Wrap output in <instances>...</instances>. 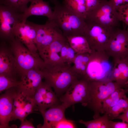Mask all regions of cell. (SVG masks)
<instances>
[{
    "label": "cell",
    "mask_w": 128,
    "mask_h": 128,
    "mask_svg": "<svg viewBox=\"0 0 128 128\" xmlns=\"http://www.w3.org/2000/svg\"><path fill=\"white\" fill-rule=\"evenodd\" d=\"M34 0H0V5L13 8L18 12L23 13L27 9V5Z\"/></svg>",
    "instance_id": "cell-29"
},
{
    "label": "cell",
    "mask_w": 128,
    "mask_h": 128,
    "mask_svg": "<svg viewBox=\"0 0 128 128\" xmlns=\"http://www.w3.org/2000/svg\"><path fill=\"white\" fill-rule=\"evenodd\" d=\"M90 53H77L71 69L78 78H83L85 75Z\"/></svg>",
    "instance_id": "cell-22"
},
{
    "label": "cell",
    "mask_w": 128,
    "mask_h": 128,
    "mask_svg": "<svg viewBox=\"0 0 128 128\" xmlns=\"http://www.w3.org/2000/svg\"><path fill=\"white\" fill-rule=\"evenodd\" d=\"M22 14L12 8L0 5V41L8 42L15 37L14 28L18 24L23 22Z\"/></svg>",
    "instance_id": "cell-9"
},
{
    "label": "cell",
    "mask_w": 128,
    "mask_h": 128,
    "mask_svg": "<svg viewBox=\"0 0 128 128\" xmlns=\"http://www.w3.org/2000/svg\"><path fill=\"white\" fill-rule=\"evenodd\" d=\"M84 0L86 5L87 14L94 9L98 6L101 0Z\"/></svg>",
    "instance_id": "cell-33"
},
{
    "label": "cell",
    "mask_w": 128,
    "mask_h": 128,
    "mask_svg": "<svg viewBox=\"0 0 128 128\" xmlns=\"http://www.w3.org/2000/svg\"><path fill=\"white\" fill-rule=\"evenodd\" d=\"M34 110H37L32 98L24 96L18 92L14 99L11 121L17 119L22 121Z\"/></svg>",
    "instance_id": "cell-17"
},
{
    "label": "cell",
    "mask_w": 128,
    "mask_h": 128,
    "mask_svg": "<svg viewBox=\"0 0 128 128\" xmlns=\"http://www.w3.org/2000/svg\"><path fill=\"white\" fill-rule=\"evenodd\" d=\"M109 1L117 10L120 7L128 5V0H110Z\"/></svg>",
    "instance_id": "cell-35"
},
{
    "label": "cell",
    "mask_w": 128,
    "mask_h": 128,
    "mask_svg": "<svg viewBox=\"0 0 128 128\" xmlns=\"http://www.w3.org/2000/svg\"><path fill=\"white\" fill-rule=\"evenodd\" d=\"M90 89L88 81L84 78H77L60 97V102L66 109L78 103L87 106L89 98Z\"/></svg>",
    "instance_id": "cell-7"
},
{
    "label": "cell",
    "mask_w": 128,
    "mask_h": 128,
    "mask_svg": "<svg viewBox=\"0 0 128 128\" xmlns=\"http://www.w3.org/2000/svg\"><path fill=\"white\" fill-rule=\"evenodd\" d=\"M30 6L22 14L23 22L25 23L29 17L33 15L47 17L48 20L52 19L53 12L48 3L43 0H34Z\"/></svg>",
    "instance_id": "cell-19"
},
{
    "label": "cell",
    "mask_w": 128,
    "mask_h": 128,
    "mask_svg": "<svg viewBox=\"0 0 128 128\" xmlns=\"http://www.w3.org/2000/svg\"><path fill=\"white\" fill-rule=\"evenodd\" d=\"M54 5L52 20L62 31L66 37L83 36L86 24L85 18L79 17L58 2L51 0Z\"/></svg>",
    "instance_id": "cell-1"
},
{
    "label": "cell",
    "mask_w": 128,
    "mask_h": 128,
    "mask_svg": "<svg viewBox=\"0 0 128 128\" xmlns=\"http://www.w3.org/2000/svg\"><path fill=\"white\" fill-rule=\"evenodd\" d=\"M52 87L45 81H42L32 98L37 111L41 113L52 106L59 104V99Z\"/></svg>",
    "instance_id": "cell-14"
},
{
    "label": "cell",
    "mask_w": 128,
    "mask_h": 128,
    "mask_svg": "<svg viewBox=\"0 0 128 128\" xmlns=\"http://www.w3.org/2000/svg\"><path fill=\"white\" fill-rule=\"evenodd\" d=\"M77 53L67 41L62 48L61 56L65 64L71 66L73 64Z\"/></svg>",
    "instance_id": "cell-28"
},
{
    "label": "cell",
    "mask_w": 128,
    "mask_h": 128,
    "mask_svg": "<svg viewBox=\"0 0 128 128\" xmlns=\"http://www.w3.org/2000/svg\"><path fill=\"white\" fill-rule=\"evenodd\" d=\"M110 79L128 90V57L114 62Z\"/></svg>",
    "instance_id": "cell-20"
},
{
    "label": "cell",
    "mask_w": 128,
    "mask_h": 128,
    "mask_svg": "<svg viewBox=\"0 0 128 128\" xmlns=\"http://www.w3.org/2000/svg\"><path fill=\"white\" fill-rule=\"evenodd\" d=\"M0 74L20 80L14 57L8 42L0 41Z\"/></svg>",
    "instance_id": "cell-15"
},
{
    "label": "cell",
    "mask_w": 128,
    "mask_h": 128,
    "mask_svg": "<svg viewBox=\"0 0 128 128\" xmlns=\"http://www.w3.org/2000/svg\"><path fill=\"white\" fill-rule=\"evenodd\" d=\"M21 83L17 87L18 92L32 98L44 77L42 69L35 68L27 70L20 75Z\"/></svg>",
    "instance_id": "cell-12"
},
{
    "label": "cell",
    "mask_w": 128,
    "mask_h": 128,
    "mask_svg": "<svg viewBox=\"0 0 128 128\" xmlns=\"http://www.w3.org/2000/svg\"><path fill=\"white\" fill-rule=\"evenodd\" d=\"M18 92L17 87H12L6 90L0 95V128H10L9 124L11 121L14 99Z\"/></svg>",
    "instance_id": "cell-16"
},
{
    "label": "cell",
    "mask_w": 128,
    "mask_h": 128,
    "mask_svg": "<svg viewBox=\"0 0 128 128\" xmlns=\"http://www.w3.org/2000/svg\"><path fill=\"white\" fill-rule=\"evenodd\" d=\"M118 119L122 121H125L128 122V109L124 113L120 114L115 118L114 119Z\"/></svg>",
    "instance_id": "cell-37"
},
{
    "label": "cell",
    "mask_w": 128,
    "mask_h": 128,
    "mask_svg": "<svg viewBox=\"0 0 128 128\" xmlns=\"http://www.w3.org/2000/svg\"></svg>",
    "instance_id": "cell-38"
},
{
    "label": "cell",
    "mask_w": 128,
    "mask_h": 128,
    "mask_svg": "<svg viewBox=\"0 0 128 128\" xmlns=\"http://www.w3.org/2000/svg\"><path fill=\"white\" fill-rule=\"evenodd\" d=\"M66 108L62 103L54 105L47 110L41 112L44 119V123L38 127L42 128H51V126L65 118V112Z\"/></svg>",
    "instance_id": "cell-21"
},
{
    "label": "cell",
    "mask_w": 128,
    "mask_h": 128,
    "mask_svg": "<svg viewBox=\"0 0 128 128\" xmlns=\"http://www.w3.org/2000/svg\"><path fill=\"white\" fill-rule=\"evenodd\" d=\"M13 33L17 38L35 56H40L35 44L36 29L35 23L26 21L18 24Z\"/></svg>",
    "instance_id": "cell-13"
},
{
    "label": "cell",
    "mask_w": 128,
    "mask_h": 128,
    "mask_svg": "<svg viewBox=\"0 0 128 128\" xmlns=\"http://www.w3.org/2000/svg\"><path fill=\"white\" fill-rule=\"evenodd\" d=\"M110 120L108 114L105 113L92 120L85 121L80 120L79 122L87 128H110Z\"/></svg>",
    "instance_id": "cell-27"
},
{
    "label": "cell",
    "mask_w": 128,
    "mask_h": 128,
    "mask_svg": "<svg viewBox=\"0 0 128 128\" xmlns=\"http://www.w3.org/2000/svg\"><path fill=\"white\" fill-rule=\"evenodd\" d=\"M20 83L21 80L0 74V92L11 88L17 87Z\"/></svg>",
    "instance_id": "cell-30"
},
{
    "label": "cell",
    "mask_w": 128,
    "mask_h": 128,
    "mask_svg": "<svg viewBox=\"0 0 128 128\" xmlns=\"http://www.w3.org/2000/svg\"><path fill=\"white\" fill-rule=\"evenodd\" d=\"M66 38L77 53H90L92 52L87 40L83 36H70Z\"/></svg>",
    "instance_id": "cell-23"
},
{
    "label": "cell",
    "mask_w": 128,
    "mask_h": 128,
    "mask_svg": "<svg viewBox=\"0 0 128 128\" xmlns=\"http://www.w3.org/2000/svg\"><path fill=\"white\" fill-rule=\"evenodd\" d=\"M110 128H128V122L127 121L118 122L110 120Z\"/></svg>",
    "instance_id": "cell-34"
},
{
    "label": "cell",
    "mask_w": 128,
    "mask_h": 128,
    "mask_svg": "<svg viewBox=\"0 0 128 128\" xmlns=\"http://www.w3.org/2000/svg\"><path fill=\"white\" fill-rule=\"evenodd\" d=\"M117 11L120 21H122L127 26L128 30V5L120 7Z\"/></svg>",
    "instance_id": "cell-32"
},
{
    "label": "cell",
    "mask_w": 128,
    "mask_h": 128,
    "mask_svg": "<svg viewBox=\"0 0 128 128\" xmlns=\"http://www.w3.org/2000/svg\"><path fill=\"white\" fill-rule=\"evenodd\" d=\"M128 109V98L126 94L106 113L109 120L114 119L120 114L123 113Z\"/></svg>",
    "instance_id": "cell-26"
},
{
    "label": "cell",
    "mask_w": 128,
    "mask_h": 128,
    "mask_svg": "<svg viewBox=\"0 0 128 128\" xmlns=\"http://www.w3.org/2000/svg\"><path fill=\"white\" fill-rule=\"evenodd\" d=\"M112 58L105 51H92L83 78L90 82L110 79L114 65Z\"/></svg>",
    "instance_id": "cell-3"
},
{
    "label": "cell",
    "mask_w": 128,
    "mask_h": 128,
    "mask_svg": "<svg viewBox=\"0 0 128 128\" xmlns=\"http://www.w3.org/2000/svg\"><path fill=\"white\" fill-rule=\"evenodd\" d=\"M85 19L106 26L116 27L120 21L119 13L110 1L101 0L98 6L87 14Z\"/></svg>",
    "instance_id": "cell-8"
},
{
    "label": "cell",
    "mask_w": 128,
    "mask_h": 128,
    "mask_svg": "<svg viewBox=\"0 0 128 128\" xmlns=\"http://www.w3.org/2000/svg\"><path fill=\"white\" fill-rule=\"evenodd\" d=\"M90 83L89 98L87 106L93 111L94 119L100 116L104 100L115 90L123 88L110 79L90 82Z\"/></svg>",
    "instance_id": "cell-6"
},
{
    "label": "cell",
    "mask_w": 128,
    "mask_h": 128,
    "mask_svg": "<svg viewBox=\"0 0 128 128\" xmlns=\"http://www.w3.org/2000/svg\"><path fill=\"white\" fill-rule=\"evenodd\" d=\"M63 5L78 16L85 18L87 11L84 0H64Z\"/></svg>",
    "instance_id": "cell-25"
},
{
    "label": "cell",
    "mask_w": 128,
    "mask_h": 128,
    "mask_svg": "<svg viewBox=\"0 0 128 128\" xmlns=\"http://www.w3.org/2000/svg\"><path fill=\"white\" fill-rule=\"evenodd\" d=\"M83 36L92 51H105L115 27L105 26L85 19Z\"/></svg>",
    "instance_id": "cell-4"
},
{
    "label": "cell",
    "mask_w": 128,
    "mask_h": 128,
    "mask_svg": "<svg viewBox=\"0 0 128 128\" xmlns=\"http://www.w3.org/2000/svg\"><path fill=\"white\" fill-rule=\"evenodd\" d=\"M71 66L64 64H45L42 69L45 81L54 89L58 97L62 95L72 82L78 78Z\"/></svg>",
    "instance_id": "cell-2"
},
{
    "label": "cell",
    "mask_w": 128,
    "mask_h": 128,
    "mask_svg": "<svg viewBox=\"0 0 128 128\" xmlns=\"http://www.w3.org/2000/svg\"><path fill=\"white\" fill-rule=\"evenodd\" d=\"M14 57L17 70L20 76L22 73L35 68L42 69L45 63L40 56L33 55L17 38L8 42Z\"/></svg>",
    "instance_id": "cell-5"
},
{
    "label": "cell",
    "mask_w": 128,
    "mask_h": 128,
    "mask_svg": "<svg viewBox=\"0 0 128 128\" xmlns=\"http://www.w3.org/2000/svg\"><path fill=\"white\" fill-rule=\"evenodd\" d=\"M105 51L114 62L128 57V30L116 29Z\"/></svg>",
    "instance_id": "cell-11"
},
{
    "label": "cell",
    "mask_w": 128,
    "mask_h": 128,
    "mask_svg": "<svg viewBox=\"0 0 128 128\" xmlns=\"http://www.w3.org/2000/svg\"><path fill=\"white\" fill-rule=\"evenodd\" d=\"M128 90L123 88H119L110 94L103 102L101 113H107L124 95L128 93Z\"/></svg>",
    "instance_id": "cell-24"
},
{
    "label": "cell",
    "mask_w": 128,
    "mask_h": 128,
    "mask_svg": "<svg viewBox=\"0 0 128 128\" xmlns=\"http://www.w3.org/2000/svg\"><path fill=\"white\" fill-rule=\"evenodd\" d=\"M19 128H34L32 123V119L27 120L26 119L24 120L21 121V123L19 127Z\"/></svg>",
    "instance_id": "cell-36"
},
{
    "label": "cell",
    "mask_w": 128,
    "mask_h": 128,
    "mask_svg": "<svg viewBox=\"0 0 128 128\" xmlns=\"http://www.w3.org/2000/svg\"><path fill=\"white\" fill-rule=\"evenodd\" d=\"M76 128L73 121L64 118L53 125L51 128Z\"/></svg>",
    "instance_id": "cell-31"
},
{
    "label": "cell",
    "mask_w": 128,
    "mask_h": 128,
    "mask_svg": "<svg viewBox=\"0 0 128 128\" xmlns=\"http://www.w3.org/2000/svg\"><path fill=\"white\" fill-rule=\"evenodd\" d=\"M67 41L66 37L62 35L54 41L48 47L39 54L45 64H64L61 59L60 53L62 48Z\"/></svg>",
    "instance_id": "cell-18"
},
{
    "label": "cell",
    "mask_w": 128,
    "mask_h": 128,
    "mask_svg": "<svg viewBox=\"0 0 128 128\" xmlns=\"http://www.w3.org/2000/svg\"><path fill=\"white\" fill-rule=\"evenodd\" d=\"M36 29L35 44L39 54L55 40L63 35L60 29L51 20L43 25L35 23Z\"/></svg>",
    "instance_id": "cell-10"
}]
</instances>
